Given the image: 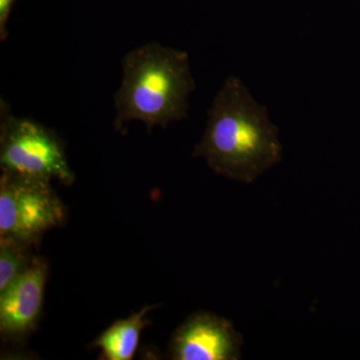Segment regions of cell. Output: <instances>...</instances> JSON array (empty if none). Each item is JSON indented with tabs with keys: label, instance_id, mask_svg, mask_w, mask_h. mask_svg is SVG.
Segmentation results:
<instances>
[{
	"label": "cell",
	"instance_id": "cell-1",
	"mask_svg": "<svg viewBox=\"0 0 360 360\" xmlns=\"http://www.w3.org/2000/svg\"><path fill=\"white\" fill-rule=\"evenodd\" d=\"M281 153L278 129L266 108L238 77H227L208 110L194 158H202L215 174L252 184L281 162Z\"/></svg>",
	"mask_w": 360,
	"mask_h": 360
},
{
	"label": "cell",
	"instance_id": "cell-2",
	"mask_svg": "<svg viewBox=\"0 0 360 360\" xmlns=\"http://www.w3.org/2000/svg\"><path fill=\"white\" fill-rule=\"evenodd\" d=\"M195 89L186 52L151 42L132 49L122 59V82L116 92V129L130 122L146 129H165L188 115Z\"/></svg>",
	"mask_w": 360,
	"mask_h": 360
},
{
	"label": "cell",
	"instance_id": "cell-3",
	"mask_svg": "<svg viewBox=\"0 0 360 360\" xmlns=\"http://www.w3.org/2000/svg\"><path fill=\"white\" fill-rule=\"evenodd\" d=\"M0 116L1 174L49 182L58 180L65 186L75 181L56 132L30 118L11 115L4 101Z\"/></svg>",
	"mask_w": 360,
	"mask_h": 360
},
{
	"label": "cell",
	"instance_id": "cell-4",
	"mask_svg": "<svg viewBox=\"0 0 360 360\" xmlns=\"http://www.w3.org/2000/svg\"><path fill=\"white\" fill-rule=\"evenodd\" d=\"M65 217V207L51 182L1 174L0 238L34 245Z\"/></svg>",
	"mask_w": 360,
	"mask_h": 360
},
{
	"label": "cell",
	"instance_id": "cell-5",
	"mask_svg": "<svg viewBox=\"0 0 360 360\" xmlns=\"http://www.w3.org/2000/svg\"><path fill=\"white\" fill-rule=\"evenodd\" d=\"M243 336L226 319L198 314L175 331L170 356L176 360H236L240 359Z\"/></svg>",
	"mask_w": 360,
	"mask_h": 360
},
{
	"label": "cell",
	"instance_id": "cell-6",
	"mask_svg": "<svg viewBox=\"0 0 360 360\" xmlns=\"http://www.w3.org/2000/svg\"><path fill=\"white\" fill-rule=\"evenodd\" d=\"M47 267L37 258L32 266L0 291V333L23 338L37 326L44 303Z\"/></svg>",
	"mask_w": 360,
	"mask_h": 360
},
{
	"label": "cell",
	"instance_id": "cell-7",
	"mask_svg": "<svg viewBox=\"0 0 360 360\" xmlns=\"http://www.w3.org/2000/svg\"><path fill=\"white\" fill-rule=\"evenodd\" d=\"M155 307H146L129 319L115 321L94 341L92 347L101 350V359L131 360L134 357L142 330L148 324L146 315Z\"/></svg>",
	"mask_w": 360,
	"mask_h": 360
},
{
	"label": "cell",
	"instance_id": "cell-8",
	"mask_svg": "<svg viewBox=\"0 0 360 360\" xmlns=\"http://www.w3.org/2000/svg\"><path fill=\"white\" fill-rule=\"evenodd\" d=\"M30 245L0 238V291L26 271L37 257L30 255Z\"/></svg>",
	"mask_w": 360,
	"mask_h": 360
},
{
	"label": "cell",
	"instance_id": "cell-9",
	"mask_svg": "<svg viewBox=\"0 0 360 360\" xmlns=\"http://www.w3.org/2000/svg\"><path fill=\"white\" fill-rule=\"evenodd\" d=\"M16 0H0V39L6 40L7 32V21L13 11Z\"/></svg>",
	"mask_w": 360,
	"mask_h": 360
}]
</instances>
